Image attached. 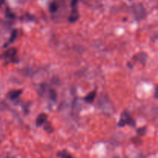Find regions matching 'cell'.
<instances>
[{
    "label": "cell",
    "mask_w": 158,
    "mask_h": 158,
    "mask_svg": "<svg viewBox=\"0 0 158 158\" xmlns=\"http://www.w3.org/2000/svg\"><path fill=\"white\" fill-rule=\"evenodd\" d=\"M16 35H17V32L15 30H14L13 32H12V35H11L10 40H9V42H8V43L6 45V46H7V45H9V44H10V43H12V42L14 41V40H15V39L16 38Z\"/></svg>",
    "instance_id": "cell-13"
},
{
    "label": "cell",
    "mask_w": 158,
    "mask_h": 158,
    "mask_svg": "<svg viewBox=\"0 0 158 158\" xmlns=\"http://www.w3.org/2000/svg\"><path fill=\"white\" fill-rule=\"evenodd\" d=\"M78 0H73L72 1V12L69 17V22L70 23H75L80 18V14L77 9V5Z\"/></svg>",
    "instance_id": "cell-3"
},
{
    "label": "cell",
    "mask_w": 158,
    "mask_h": 158,
    "mask_svg": "<svg viewBox=\"0 0 158 158\" xmlns=\"http://www.w3.org/2000/svg\"><path fill=\"white\" fill-rule=\"evenodd\" d=\"M147 58H148V56L144 52H140V53H137L136 55H134L133 56L132 60L134 62H139V63H144L146 62Z\"/></svg>",
    "instance_id": "cell-6"
},
{
    "label": "cell",
    "mask_w": 158,
    "mask_h": 158,
    "mask_svg": "<svg viewBox=\"0 0 158 158\" xmlns=\"http://www.w3.org/2000/svg\"><path fill=\"white\" fill-rule=\"evenodd\" d=\"M146 131H147L146 127H142V128H140V129L137 130V134H139L140 136H143V135H145V134H146Z\"/></svg>",
    "instance_id": "cell-14"
},
{
    "label": "cell",
    "mask_w": 158,
    "mask_h": 158,
    "mask_svg": "<svg viewBox=\"0 0 158 158\" xmlns=\"http://www.w3.org/2000/svg\"><path fill=\"white\" fill-rule=\"evenodd\" d=\"M0 5H1V2H0Z\"/></svg>",
    "instance_id": "cell-16"
},
{
    "label": "cell",
    "mask_w": 158,
    "mask_h": 158,
    "mask_svg": "<svg viewBox=\"0 0 158 158\" xmlns=\"http://www.w3.org/2000/svg\"><path fill=\"white\" fill-rule=\"evenodd\" d=\"M132 10L134 12V15L137 20H141L146 17L147 12L143 6L141 4H134L132 6Z\"/></svg>",
    "instance_id": "cell-2"
},
{
    "label": "cell",
    "mask_w": 158,
    "mask_h": 158,
    "mask_svg": "<svg viewBox=\"0 0 158 158\" xmlns=\"http://www.w3.org/2000/svg\"><path fill=\"white\" fill-rule=\"evenodd\" d=\"M43 126H44V129L45 131H47L49 134H50V133H52V131H53V128H52V127L51 126L50 123H49V122L46 121V123L43 124Z\"/></svg>",
    "instance_id": "cell-10"
},
{
    "label": "cell",
    "mask_w": 158,
    "mask_h": 158,
    "mask_svg": "<svg viewBox=\"0 0 158 158\" xmlns=\"http://www.w3.org/2000/svg\"><path fill=\"white\" fill-rule=\"evenodd\" d=\"M57 9H58V6H57V3L55 1L50 3V5H49V10H50L51 12H56Z\"/></svg>",
    "instance_id": "cell-12"
},
{
    "label": "cell",
    "mask_w": 158,
    "mask_h": 158,
    "mask_svg": "<svg viewBox=\"0 0 158 158\" xmlns=\"http://www.w3.org/2000/svg\"><path fill=\"white\" fill-rule=\"evenodd\" d=\"M154 97L158 100V85L155 87V90H154Z\"/></svg>",
    "instance_id": "cell-15"
},
{
    "label": "cell",
    "mask_w": 158,
    "mask_h": 158,
    "mask_svg": "<svg viewBox=\"0 0 158 158\" xmlns=\"http://www.w3.org/2000/svg\"><path fill=\"white\" fill-rule=\"evenodd\" d=\"M126 125H130L131 127H135L136 123L135 121L133 120L132 117H131V115L127 111H124V112L122 113L121 117H120V120L118 122V126L123 127L126 126Z\"/></svg>",
    "instance_id": "cell-1"
},
{
    "label": "cell",
    "mask_w": 158,
    "mask_h": 158,
    "mask_svg": "<svg viewBox=\"0 0 158 158\" xmlns=\"http://www.w3.org/2000/svg\"><path fill=\"white\" fill-rule=\"evenodd\" d=\"M17 51L15 48H10V49H8L6 52H5L2 54V57L5 59H9L11 61L12 60H15V56H16Z\"/></svg>",
    "instance_id": "cell-4"
},
{
    "label": "cell",
    "mask_w": 158,
    "mask_h": 158,
    "mask_svg": "<svg viewBox=\"0 0 158 158\" xmlns=\"http://www.w3.org/2000/svg\"><path fill=\"white\" fill-rule=\"evenodd\" d=\"M47 114H44V113H42V114H39L38 117L35 119V125L37 127H41L47 121Z\"/></svg>",
    "instance_id": "cell-5"
},
{
    "label": "cell",
    "mask_w": 158,
    "mask_h": 158,
    "mask_svg": "<svg viewBox=\"0 0 158 158\" xmlns=\"http://www.w3.org/2000/svg\"><path fill=\"white\" fill-rule=\"evenodd\" d=\"M57 156H58L60 158H74L69 154L68 151H60L57 154Z\"/></svg>",
    "instance_id": "cell-9"
},
{
    "label": "cell",
    "mask_w": 158,
    "mask_h": 158,
    "mask_svg": "<svg viewBox=\"0 0 158 158\" xmlns=\"http://www.w3.org/2000/svg\"><path fill=\"white\" fill-rule=\"evenodd\" d=\"M22 93H23V91H22L21 89L10 91V92L8 94V97H9L10 99H12V100H15V99L18 98V97L21 95Z\"/></svg>",
    "instance_id": "cell-8"
},
{
    "label": "cell",
    "mask_w": 158,
    "mask_h": 158,
    "mask_svg": "<svg viewBox=\"0 0 158 158\" xmlns=\"http://www.w3.org/2000/svg\"><path fill=\"white\" fill-rule=\"evenodd\" d=\"M96 96H97V93H96V91H92V92L89 93V94H88L85 97V98H84L85 101L88 103H93V102H94V100H95Z\"/></svg>",
    "instance_id": "cell-7"
},
{
    "label": "cell",
    "mask_w": 158,
    "mask_h": 158,
    "mask_svg": "<svg viewBox=\"0 0 158 158\" xmlns=\"http://www.w3.org/2000/svg\"><path fill=\"white\" fill-rule=\"evenodd\" d=\"M49 98L51 99L52 100H53V101H55L56 100V90H54L53 89H49Z\"/></svg>",
    "instance_id": "cell-11"
}]
</instances>
